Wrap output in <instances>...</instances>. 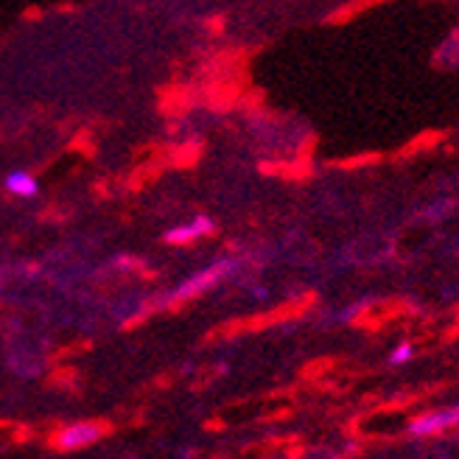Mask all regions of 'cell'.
Listing matches in <instances>:
<instances>
[{"label":"cell","instance_id":"cell-1","mask_svg":"<svg viewBox=\"0 0 459 459\" xmlns=\"http://www.w3.org/2000/svg\"><path fill=\"white\" fill-rule=\"evenodd\" d=\"M204 233H211V219L199 216V219H194L191 224H182V227L169 230V233H166V241H169V244H188V241H194V238H199V236H204Z\"/></svg>","mask_w":459,"mask_h":459},{"label":"cell","instance_id":"cell-2","mask_svg":"<svg viewBox=\"0 0 459 459\" xmlns=\"http://www.w3.org/2000/svg\"><path fill=\"white\" fill-rule=\"evenodd\" d=\"M454 423H459V406L448 409V411H437V415H426L411 429H415V434H434V431H440L446 426H454Z\"/></svg>","mask_w":459,"mask_h":459},{"label":"cell","instance_id":"cell-3","mask_svg":"<svg viewBox=\"0 0 459 459\" xmlns=\"http://www.w3.org/2000/svg\"><path fill=\"white\" fill-rule=\"evenodd\" d=\"M4 188L9 194H14V196H34L39 191V182L31 174H26V171H12L4 179Z\"/></svg>","mask_w":459,"mask_h":459},{"label":"cell","instance_id":"cell-4","mask_svg":"<svg viewBox=\"0 0 459 459\" xmlns=\"http://www.w3.org/2000/svg\"><path fill=\"white\" fill-rule=\"evenodd\" d=\"M224 266H227V264H216L213 269H208V274H199V278H196V281H191V283H188L186 289H182V291H186V294H194V291H199L202 286H211V283L219 278V274H221V269H224ZM182 291H179V294H182Z\"/></svg>","mask_w":459,"mask_h":459},{"label":"cell","instance_id":"cell-5","mask_svg":"<svg viewBox=\"0 0 459 459\" xmlns=\"http://www.w3.org/2000/svg\"><path fill=\"white\" fill-rule=\"evenodd\" d=\"M96 437V429L93 426H76L65 434V443L67 446H79V443H87V440H93Z\"/></svg>","mask_w":459,"mask_h":459},{"label":"cell","instance_id":"cell-6","mask_svg":"<svg viewBox=\"0 0 459 459\" xmlns=\"http://www.w3.org/2000/svg\"><path fill=\"white\" fill-rule=\"evenodd\" d=\"M409 356H411V348H409V344H403V348L393 356V361H398V364H401V361H406Z\"/></svg>","mask_w":459,"mask_h":459}]
</instances>
